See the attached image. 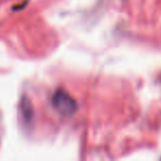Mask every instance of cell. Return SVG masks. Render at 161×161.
Masks as SVG:
<instances>
[{"label":"cell","mask_w":161,"mask_h":161,"mask_svg":"<svg viewBox=\"0 0 161 161\" xmlns=\"http://www.w3.org/2000/svg\"><path fill=\"white\" fill-rule=\"evenodd\" d=\"M52 105L62 116L69 117L74 115L77 110L76 101L65 91L58 90L54 93L52 97Z\"/></svg>","instance_id":"cell-1"},{"label":"cell","mask_w":161,"mask_h":161,"mask_svg":"<svg viewBox=\"0 0 161 161\" xmlns=\"http://www.w3.org/2000/svg\"><path fill=\"white\" fill-rule=\"evenodd\" d=\"M21 113H22V116L25 118V121H31L32 117H33V109H32V104L29 101V98L27 97H23L22 101H21Z\"/></svg>","instance_id":"cell-2"}]
</instances>
